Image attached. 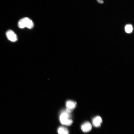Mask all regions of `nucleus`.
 <instances>
[{
  "mask_svg": "<svg viewBox=\"0 0 134 134\" xmlns=\"http://www.w3.org/2000/svg\"><path fill=\"white\" fill-rule=\"evenodd\" d=\"M60 121L64 125L70 126L73 123V120L71 118L70 113L66 111H63L60 116Z\"/></svg>",
  "mask_w": 134,
  "mask_h": 134,
  "instance_id": "nucleus-1",
  "label": "nucleus"
},
{
  "mask_svg": "<svg viewBox=\"0 0 134 134\" xmlns=\"http://www.w3.org/2000/svg\"><path fill=\"white\" fill-rule=\"evenodd\" d=\"M18 26L21 29L27 27L31 29L33 28L34 24L30 18H22L18 22Z\"/></svg>",
  "mask_w": 134,
  "mask_h": 134,
  "instance_id": "nucleus-2",
  "label": "nucleus"
},
{
  "mask_svg": "<svg viewBox=\"0 0 134 134\" xmlns=\"http://www.w3.org/2000/svg\"><path fill=\"white\" fill-rule=\"evenodd\" d=\"M66 111L69 113L72 111L74 109L76 105V103L72 100H68L66 103Z\"/></svg>",
  "mask_w": 134,
  "mask_h": 134,
  "instance_id": "nucleus-3",
  "label": "nucleus"
},
{
  "mask_svg": "<svg viewBox=\"0 0 134 134\" xmlns=\"http://www.w3.org/2000/svg\"><path fill=\"white\" fill-rule=\"evenodd\" d=\"M6 35L8 40L12 42H15L17 41V36L16 34L11 30L7 31Z\"/></svg>",
  "mask_w": 134,
  "mask_h": 134,
  "instance_id": "nucleus-4",
  "label": "nucleus"
},
{
  "mask_svg": "<svg viewBox=\"0 0 134 134\" xmlns=\"http://www.w3.org/2000/svg\"><path fill=\"white\" fill-rule=\"evenodd\" d=\"M92 127L91 124L89 122H85L81 126V129L85 133H87L92 130Z\"/></svg>",
  "mask_w": 134,
  "mask_h": 134,
  "instance_id": "nucleus-5",
  "label": "nucleus"
},
{
  "mask_svg": "<svg viewBox=\"0 0 134 134\" xmlns=\"http://www.w3.org/2000/svg\"><path fill=\"white\" fill-rule=\"evenodd\" d=\"M103 122V120L101 117L99 116L95 117L92 120V124L94 126L99 127L100 126Z\"/></svg>",
  "mask_w": 134,
  "mask_h": 134,
  "instance_id": "nucleus-6",
  "label": "nucleus"
},
{
  "mask_svg": "<svg viewBox=\"0 0 134 134\" xmlns=\"http://www.w3.org/2000/svg\"><path fill=\"white\" fill-rule=\"evenodd\" d=\"M58 132L59 134H69V131L68 129L64 127H60L58 129Z\"/></svg>",
  "mask_w": 134,
  "mask_h": 134,
  "instance_id": "nucleus-7",
  "label": "nucleus"
},
{
  "mask_svg": "<svg viewBox=\"0 0 134 134\" xmlns=\"http://www.w3.org/2000/svg\"><path fill=\"white\" fill-rule=\"evenodd\" d=\"M133 28L131 25H128L126 26L125 27V30L126 32L127 33H130L131 32L133 31Z\"/></svg>",
  "mask_w": 134,
  "mask_h": 134,
  "instance_id": "nucleus-8",
  "label": "nucleus"
}]
</instances>
